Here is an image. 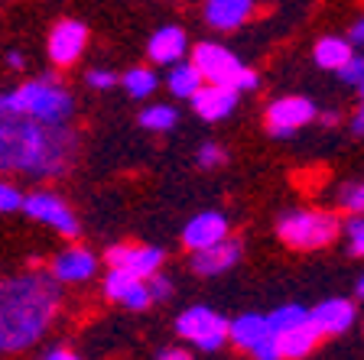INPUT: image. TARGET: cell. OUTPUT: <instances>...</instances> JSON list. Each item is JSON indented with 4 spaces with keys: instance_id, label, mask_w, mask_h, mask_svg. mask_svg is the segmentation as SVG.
I'll return each instance as SVG.
<instances>
[{
    "instance_id": "7",
    "label": "cell",
    "mask_w": 364,
    "mask_h": 360,
    "mask_svg": "<svg viewBox=\"0 0 364 360\" xmlns=\"http://www.w3.org/2000/svg\"><path fill=\"white\" fill-rule=\"evenodd\" d=\"M228 341L244 351L250 360H283L280 344H277V331H273L270 318L257 315V312H244L231 322V334Z\"/></svg>"
},
{
    "instance_id": "11",
    "label": "cell",
    "mask_w": 364,
    "mask_h": 360,
    "mask_svg": "<svg viewBox=\"0 0 364 360\" xmlns=\"http://www.w3.org/2000/svg\"><path fill=\"white\" fill-rule=\"evenodd\" d=\"M163 260L166 253L159 247H146V244H114L105 250V263L111 270H124L140 279H150L153 273L163 270Z\"/></svg>"
},
{
    "instance_id": "29",
    "label": "cell",
    "mask_w": 364,
    "mask_h": 360,
    "mask_svg": "<svg viewBox=\"0 0 364 360\" xmlns=\"http://www.w3.org/2000/svg\"><path fill=\"white\" fill-rule=\"evenodd\" d=\"M345 237H348V250L355 256H364V214H351L345 224H341Z\"/></svg>"
},
{
    "instance_id": "18",
    "label": "cell",
    "mask_w": 364,
    "mask_h": 360,
    "mask_svg": "<svg viewBox=\"0 0 364 360\" xmlns=\"http://www.w3.org/2000/svg\"><path fill=\"white\" fill-rule=\"evenodd\" d=\"M228 231H231V224H228V218L221 211H198L196 218L182 227V247L189 253H196V250H205L212 244H218V240H225Z\"/></svg>"
},
{
    "instance_id": "9",
    "label": "cell",
    "mask_w": 364,
    "mask_h": 360,
    "mask_svg": "<svg viewBox=\"0 0 364 360\" xmlns=\"http://www.w3.org/2000/svg\"><path fill=\"white\" fill-rule=\"evenodd\" d=\"M189 59L198 65V72L205 75V82H215V84H231L235 88V82H237V75H241L244 68V62L237 59L228 45H221V43H212V39H205V43H198V45H192V53H189Z\"/></svg>"
},
{
    "instance_id": "21",
    "label": "cell",
    "mask_w": 364,
    "mask_h": 360,
    "mask_svg": "<svg viewBox=\"0 0 364 360\" xmlns=\"http://www.w3.org/2000/svg\"><path fill=\"white\" fill-rule=\"evenodd\" d=\"M202 84H205V75L198 72V65L192 59H182V62H176V65L166 68V88L173 98L192 101L198 91H202Z\"/></svg>"
},
{
    "instance_id": "40",
    "label": "cell",
    "mask_w": 364,
    "mask_h": 360,
    "mask_svg": "<svg viewBox=\"0 0 364 360\" xmlns=\"http://www.w3.org/2000/svg\"><path fill=\"white\" fill-rule=\"evenodd\" d=\"M358 91H361V101H364V82H361V84H358Z\"/></svg>"
},
{
    "instance_id": "20",
    "label": "cell",
    "mask_w": 364,
    "mask_h": 360,
    "mask_svg": "<svg viewBox=\"0 0 364 360\" xmlns=\"http://www.w3.org/2000/svg\"><path fill=\"white\" fill-rule=\"evenodd\" d=\"M322 341V334H318V328L309 322L296 324V328L283 331V334H277V344H280V357L283 360H303L309 357L312 351H316V344Z\"/></svg>"
},
{
    "instance_id": "6",
    "label": "cell",
    "mask_w": 364,
    "mask_h": 360,
    "mask_svg": "<svg viewBox=\"0 0 364 360\" xmlns=\"http://www.w3.org/2000/svg\"><path fill=\"white\" fill-rule=\"evenodd\" d=\"M23 214H26V218H33L36 224L49 227V231H55L59 237L75 240L78 234H82V221H78V214L72 211V204H68L62 195L49 192V188H36V192H26V202H23Z\"/></svg>"
},
{
    "instance_id": "10",
    "label": "cell",
    "mask_w": 364,
    "mask_h": 360,
    "mask_svg": "<svg viewBox=\"0 0 364 360\" xmlns=\"http://www.w3.org/2000/svg\"><path fill=\"white\" fill-rule=\"evenodd\" d=\"M88 49V26L82 20H59L49 30L46 39V55H49V65L55 68H72Z\"/></svg>"
},
{
    "instance_id": "23",
    "label": "cell",
    "mask_w": 364,
    "mask_h": 360,
    "mask_svg": "<svg viewBox=\"0 0 364 360\" xmlns=\"http://www.w3.org/2000/svg\"><path fill=\"white\" fill-rule=\"evenodd\" d=\"M121 88L127 91V98L146 101V98L156 94L159 78H156V72H153L150 65H134V68H127V72L121 75Z\"/></svg>"
},
{
    "instance_id": "28",
    "label": "cell",
    "mask_w": 364,
    "mask_h": 360,
    "mask_svg": "<svg viewBox=\"0 0 364 360\" xmlns=\"http://www.w3.org/2000/svg\"><path fill=\"white\" fill-rule=\"evenodd\" d=\"M196 163L202 165V169H218V165H225L228 163V150L221 146V143H202L198 146V153H196Z\"/></svg>"
},
{
    "instance_id": "12",
    "label": "cell",
    "mask_w": 364,
    "mask_h": 360,
    "mask_svg": "<svg viewBox=\"0 0 364 360\" xmlns=\"http://www.w3.org/2000/svg\"><path fill=\"white\" fill-rule=\"evenodd\" d=\"M98 266H101V260L91 253L88 247L72 244V247L59 250V253L53 256L49 273H53L55 283H62V285H85L98 276Z\"/></svg>"
},
{
    "instance_id": "26",
    "label": "cell",
    "mask_w": 364,
    "mask_h": 360,
    "mask_svg": "<svg viewBox=\"0 0 364 360\" xmlns=\"http://www.w3.org/2000/svg\"><path fill=\"white\" fill-rule=\"evenodd\" d=\"M335 204L348 214H364V182H345L335 192Z\"/></svg>"
},
{
    "instance_id": "16",
    "label": "cell",
    "mask_w": 364,
    "mask_h": 360,
    "mask_svg": "<svg viewBox=\"0 0 364 360\" xmlns=\"http://www.w3.org/2000/svg\"><path fill=\"white\" fill-rule=\"evenodd\" d=\"M254 10H257V0H202V20L215 33L241 30L254 16Z\"/></svg>"
},
{
    "instance_id": "39",
    "label": "cell",
    "mask_w": 364,
    "mask_h": 360,
    "mask_svg": "<svg viewBox=\"0 0 364 360\" xmlns=\"http://www.w3.org/2000/svg\"><path fill=\"white\" fill-rule=\"evenodd\" d=\"M355 293H358V299H364V273L358 276V289H355Z\"/></svg>"
},
{
    "instance_id": "30",
    "label": "cell",
    "mask_w": 364,
    "mask_h": 360,
    "mask_svg": "<svg viewBox=\"0 0 364 360\" xmlns=\"http://www.w3.org/2000/svg\"><path fill=\"white\" fill-rule=\"evenodd\" d=\"M338 78L345 84H351V88H358V84L364 82V53H355L345 65L338 68Z\"/></svg>"
},
{
    "instance_id": "35",
    "label": "cell",
    "mask_w": 364,
    "mask_h": 360,
    "mask_svg": "<svg viewBox=\"0 0 364 360\" xmlns=\"http://www.w3.org/2000/svg\"><path fill=\"white\" fill-rule=\"evenodd\" d=\"M39 360H82L75 351H68V347H49Z\"/></svg>"
},
{
    "instance_id": "33",
    "label": "cell",
    "mask_w": 364,
    "mask_h": 360,
    "mask_svg": "<svg viewBox=\"0 0 364 360\" xmlns=\"http://www.w3.org/2000/svg\"><path fill=\"white\" fill-rule=\"evenodd\" d=\"M156 360H196V357H192L189 347L173 344V347H159V351H156Z\"/></svg>"
},
{
    "instance_id": "3",
    "label": "cell",
    "mask_w": 364,
    "mask_h": 360,
    "mask_svg": "<svg viewBox=\"0 0 364 360\" xmlns=\"http://www.w3.org/2000/svg\"><path fill=\"white\" fill-rule=\"evenodd\" d=\"M4 104L10 114L39 120V124H53V127H65L75 120V94L55 75L20 82L16 88L4 91Z\"/></svg>"
},
{
    "instance_id": "13",
    "label": "cell",
    "mask_w": 364,
    "mask_h": 360,
    "mask_svg": "<svg viewBox=\"0 0 364 360\" xmlns=\"http://www.w3.org/2000/svg\"><path fill=\"white\" fill-rule=\"evenodd\" d=\"M101 289H105V295L111 302L130 308V312H144V308L153 305L146 279L130 276V273H124V270H111V266H107V276H105V283H101Z\"/></svg>"
},
{
    "instance_id": "14",
    "label": "cell",
    "mask_w": 364,
    "mask_h": 360,
    "mask_svg": "<svg viewBox=\"0 0 364 360\" xmlns=\"http://www.w3.org/2000/svg\"><path fill=\"white\" fill-rule=\"evenodd\" d=\"M244 256V244L237 237H225L218 240V244H212V247L205 250H196L189 260L192 273H198V276H225V273H231L241 263Z\"/></svg>"
},
{
    "instance_id": "38",
    "label": "cell",
    "mask_w": 364,
    "mask_h": 360,
    "mask_svg": "<svg viewBox=\"0 0 364 360\" xmlns=\"http://www.w3.org/2000/svg\"><path fill=\"white\" fill-rule=\"evenodd\" d=\"M316 124H322V127H338V124H341V114L338 111H318Z\"/></svg>"
},
{
    "instance_id": "36",
    "label": "cell",
    "mask_w": 364,
    "mask_h": 360,
    "mask_svg": "<svg viewBox=\"0 0 364 360\" xmlns=\"http://www.w3.org/2000/svg\"><path fill=\"white\" fill-rule=\"evenodd\" d=\"M348 127H351V133H355V136H364V101H361V107H358V111L351 114Z\"/></svg>"
},
{
    "instance_id": "2",
    "label": "cell",
    "mask_w": 364,
    "mask_h": 360,
    "mask_svg": "<svg viewBox=\"0 0 364 360\" xmlns=\"http://www.w3.org/2000/svg\"><path fill=\"white\" fill-rule=\"evenodd\" d=\"M62 312V283L26 270L0 276V354H20L43 341Z\"/></svg>"
},
{
    "instance_id": "24",
    "label": "cell",
    "mask_w": 364,
    "mask_h": 360,
    "mask_svg": "<svg viewBox=\"0 0 364 360\" xmlns=\"http://www.w3.org/2000/svg\"><path fill=\"white\" fill-rule=\"evenodd\" d=\"M176 124H179V114L173 104H150L140 111V127L150 133H169Z\"/></svg>"
},
{
    "instance_id": "19",
    "label": "cell",
    "mask_w": 364,
    "mask_h": 360,
    "mask_svg": "<svg viewBox=\"0 0 364 360\" xmlns=\"http://www.w3.org/2000/svg\"><path fill=\"white\" fill-rule=\"evenodd\" d=\"M192 45H189V36H186V30L182 26H176V23H166V26H159L156 33L150 36V43H146V55H150L153 65H176V62L189 59Z\"/></svg>"
},
{
    "instance_id": "8",
    "label": "cell",
    "mask_w": 364,
    "mask_h": 360,
    "mask_svg": "<svg viewBox=\"0 0 364 360\" xmlns=\"http://www.w3.org/2000/svg\"><path fill=\"white\" fill-rule=\"evenodd\" d=\"M318 107L312 104L303 94H287L267 104L264 111V124L273 136H293L296 130H303L306 124H316Z\"/></svg>"
},
{
    "instance_id": "37",
    "label": "cell",
    "mask_w": 364,
    "mask_h": 360,
    "mask_svg": "<svg viewBox=\"0 0 364 360\" xmlns=\"http://www.w3.org/2000/svg\"><path fill=\"white\" fill-rule=\"evenodd\" d=\"M348 39H351V43H355V45H361V49H364V16H358V20L351 23Z\"/></svg>"
},
{
    "instance_id": "27",
    "label": "cell",
    "mask_w": 364,
    "mask_h": 360,
    "mask_svg": "<svg viewBox=\"0 0 364 360\" xmlns=\"http://www.w3.org/2000/svg\"><path fill=\"white\" fill-rule=\"evenodd\" d=\"M23 202H26L23 188L16 185L10 175H0V214H16V211H23Z\"/></svg>"
},
{
    "instance_id": "34",
    "label": "cell",
    "mask_w": 364,
    "mask_h": 360,
    "mask_svg": "<svg viewBox=\"0 0 364 360\" xmlns=\"http://www.w3.org/2000/svg\"><path fill=\"white\" fill-rule=\"evenodd\" d=\"M4 65H7L10 72H23V68H26V55H23L20 49H7V55H4Z\"/></svg>"
},
{
    "instance_id": "32",
    "label": "cell",
    "mask_w": 364,
    "mask_h": 360,
    "mask_svg": "<svg viewBox=\"0 0 364 360\" xmlns=\"http://www.w3.org/2000/svg\"><path fill=\"white\" fill-rule=\"evenodd\" d=\"M146 285H150L153 305H156V302H169V299H173V279H169L163 270H159V273H153V276L146 279Z\"/></svg>"
},
{
    "instance_id": "1",
    "label": "cell",
    "mask_w": 364,
    "mask_h": 360,
    "mask_svg": "<svg viewBox=\"0 0 364 360\" xmlns=\"http://www.w3.org/2000/svg\"><path fill=\"white\" fill-rule=\"evenodd\" d=\"M4 94V91H0ZM7 107V104H4ZM78 163V133L72 124L53 127L20 114H0V175L30 182L65 179Z\"/></svg>"
},
{
    "instance_id": "4",
    "label": "cell",
    "mask_w": 364,
    "mask_h": 360,
    "mask_svg": "<svg viewBox=\"0 0 364 360\" xmlns=\"http://www.w3.org/2000/svg\"><path fill=\"white\" fill-rule=\"evenodd\" d=\"M341 234L338 214L322 208H289L277 218V237L293 250H322Z\"/></svg>"
},
{
    "instance_id": "17",
    "label": "cell",
    "mask_w": 364,
    "mask_h": 360,
    "mask_svg": "<svg viewBox=\"0 0 364 360\" xmlns=\"http://www.w3.org/2000/svg\"><path fill=\"white\" fill-rule=\"evenodd\" d=\"M237 101H241V91L231 88V84H202L196 98H192V111L205 120V124H218V120H228L235 114Z\"/></svg>"
},
{
    "instance_id": "31",
    "label": "cell",
    "mask_w": 364,
    "mask_h": 360,
    "mask_svg": "<svg viewBox=\"0 0 364 360\" xmlns=\"http://www.w3.org/2000/svg\"><path fill=\"white\" fill-rule=\"evenodd\" d=\"M85 84H88L91 91H107V88H114V84H121V78L114 75L111 68H88V72H85Z\"/></svg>"
},
{
    "instance_id": "25",
    "label": "cell",
    "mask_w": 364,
    "mask_h": 360,
    "mask_svg": "<svg viewBox=\"0 0 364 360\" xmlns=\"http://www.w3.org/2000/svg\"><path fill=\"white\" fill-rule=\"evenodd\" d=\"M267 318H270L273 331H277V334H283V331L296 328V324L309 322V308H306V305H299V302H287V305L273 308V312H270V315H267Z\"/></svg>"
},
{
    "instance_id": "22",
    "label": "cell",
    "mask_w": 364,
    "mask_h": 360,
    "mask_svg": "<svg viewBox=\"0 0 364 360\" xmlns=\"http://www.w3.org/2000/svg\"><path fill=\"white\" fill-rule=\"evenodd\" d=\"M351 55H355V43L348 36H322L312 45V62L326 72H338Z\"/></svg>"
},
{
    "instance_id": "15",
    "label": "cell",
    "mask_w": 364,
    "mask_h": 360,
    "mask_svg": "<svg viewBox=\"0 0 364 360\" xmlns=\"http://www.w3.org/2000/svg\"><path fill=\"white\" fill-rule=\"evenodd\" d=\"M309 318L322 338H338V334H345L355 324L358 305L351 299H345V295H332V299H322L318 305H312Z\"/></svg>"
},
{
    "instance_id": "5",
    "label": "cell",
    "mask_w": 364,
    "mask_h": 360,
    "mask_svg": "<svg viewBox=\"0 0 364 360\" xmlns=\"http://www.w3.org/2000/svg\"><path fill=\"white\" fill-rule=\"evenodd\" d=\"M176 334H179L186 344L212 354V351H218V347L228 344L231 322L208 305H189L179 318H176Z\"/></svg>"
}]
</instances>
